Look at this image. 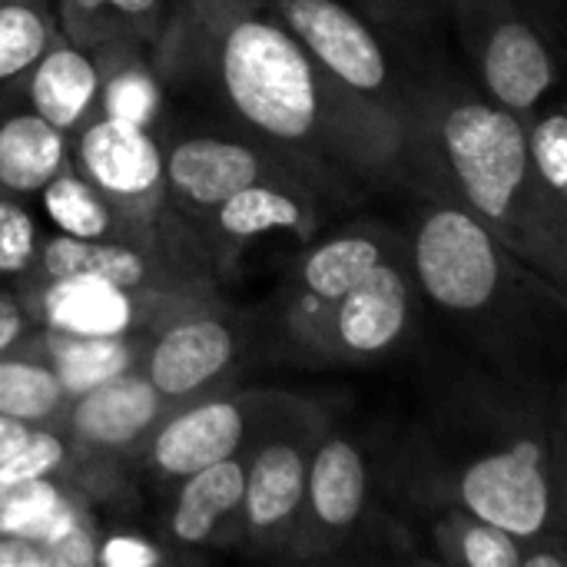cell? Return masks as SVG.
<instances>
[{
    "instance_id": "1",
    "label": "cell",
    "mask_w": 567,
    "mask_h": 567,
    "mask_svg": "<svg viewBox=\"0 0 567 567\" xmlns=\"http://www.w3.org/2000/svg\"><path fill=\"white\" fill-rule=\"evenodd\" d=\"M219 83L229 106L259 136L302 146L322 120L319 66L272 17H236L219 40Z\"/></svg>"
},
{
    "instance_id": "2",
    "label": "cell",
    "mask_w": 567,
    "mask_h": 567,
    "mask_svg": "<svg viewBox=\"0 0 567 567\" xmlns=\"http://www.w3.org/2000/svg\"><path fill=\"white\" fill-rule=\"evenodd\" d=\"M442 150L472 213L512 226L532 176L528 130L518 113L482 100L455 103L442 120Z\"/></svg>"
},
{
    "instance_id": "3",
    "label": "cell",
    "mask_w": 567,
    "mask_h": 567,
    "mask_svg": "<svg viewBox=\"0 0 567 567\" xmlns=\"http://www.w3.org/2000/svg\"><path fill=\"white\" fill-rule=\"evenodd\" d=\"M412 266L429 302L449 312H482L502 289V252L488 226L458 206H435L425 213Z\"/></svg>"
},
{
    "instance_id": "4",
    "label": "cell",
    "mask_w": 567,
    "mask_h": 567,
    "mask_svg": "<svg viewBox=\"0 0 567 567\" xmlns=\"http://www.w3.org/2000/svg\"><path fill=\"white\" fill-rule=\"evenodd\" d=\"M458 492L472 518L488 522L518 542L542 535L551 518V485L535 442H518L472 462Z\"/></svg>"
},
{
    "instance_id": "5",
    "label": "cell",
    "mask_w": 567,
    "mask_h": 567,
    "mask_svg": "<svg viewBox=\"0 0 567 567\" xmlns=\"http://www.w3.org/2000/svg\"><path fill=\"white\" fill-rule=\"evenodd\" d=\"M279 13L312 63L336 83L352 93L389 86V56L355 10L339 0H282Z\"/></svg>"
},
{
    "instance_id": "6",
    "label": "cell",
    "mask_w": 567,
    "mask_h": 567,
    "mask_svg": "<svg viewBox=\"0 0 567 567\" xmlns=\"http://www.w3.org/2000/svg\"><path fill=\"white\" fill-rule=\"evenodd\" d=\"M498 17L468 27L482 83L492 100L512 113H528L555 83V56L542 33L525 23L512 0H495Z\"/></svg>"
},
{
    "instance_id": "7",
    "label": "cell",
    "mask_w": 567,
    "mask_h": 567,
    "mask_svg": "<svg viewBox=\"0 0 567 567\" xmlns=\"http://www.w3.org/2000/svg\"><path fill=\"white\" fill-rule=\"evenodd\" d=\"M76 166L93 189L123 203H143L156 196L163 183V153L153 133L106 113L83 126L76 140Z\"/></svg>"
},
{
    "instance_id": "8",
    "label": "cell",
    "mask_w": 567,
    "mask_h": 567,
    "mask_svg": "<svg viewBox=\"0 0 567 567\" xmlns=\"http://www.w3.org/2000/svg\"><path fill=\"white\" fill-rule=\"evenodd\" d=\"M169 189L199 209H216L223 199L262 179V163L252 146L219 136H189L163 159Z\"/></svg>"
},
{
    "instance_id": "9",
    "label": "cell",
    "mask_w": 567,
    "mask_h": 567,
    "mask_svg": "<svg viewBox=\"0 0 567 567\" xmlns=\"http://www.w3.org/2000/svg\"><path fill=\"white\" fill-rule=\"evenodd\" d=\"M163 412V395L146 375L120 372L76 395L70 429L80 442L96 449H123L153 429Z\"/></svg>"
},
{
    "instance_id": "10",
    "label": "cell",
    "mask_w": 567,
    "mask_h": 567,
    "mask_svg": "<svg viewBox=\"0 0 567 567\" xmlns=\"http://www.w3.org/2000/svg\"><path fill=\"white\" fill-rule=\"evenodd\" d=\"M236 355V342L219 319H189L166 329L146 355V379L163 399H183L209 385Z\"/></svg>"
},
{
    "instance_id": "11",
    "label": "cell",
    "mask_w": 567,
    "mask_h": 567,
    "mask_svg": "<svg viewBox=\"0 0 567 567\" xmlns=\"http://www.w3.org/2000/svg\"><path fill=\"white\" fill-rule=\"evenodd\" d=\"M246 435V415L236 402H203L159 425L153 462L163 475L186 478L223 458H233Z\"/></svg>"
},
{
    "instance_id": "12",
    "label": "cell",
    "mask_w": 567,
    "mask_h": 567,
    "mask_svg": "<svg viewBox=\"0 0 567 567\" xmlns=\"http://www.w3.org/2000/svg\"><path fill=\"white\" fill-rule=\"evenodd\" d=\"M409 282L395 262L372 266L339 302L336 332L352 355L385 352L409 322Z\"/></svg>"
},
{
    "instance_id": "13",
    "label": "cell",
    "mask_w": 567,
    "mask_h": 567,
    "mask_svg": "<svg viewBox=\"0 0 567 567\" xmlns=\"http://www.w3.org/2000/svg\"><path fill=\"white\" fill-rule=\"evenodd\" d=\"M100 70L76 47H47L27 70V100L37 116L56 130H73L86 110L100 100Z\"/></svg>"
},
{
    "instance_id": "14",
    "label": "cell",
    "mask_w": 567,
    "mask_h": 567,
    "mask_svg": "<svg viewBox=\"0 0 567 567\" xmlns=\"http://www.w3.org/2000/svg\"><path fill=\"white\" fill-rule=\"evenodd\" d=\"M136 306L130 289L100 279H53L40 292V319L63 336H126Z\"/></svg>"
},
{
    "instance_id": "15",
    "label": "cell",
    "mask_w": 567,
    "mask_h": 567,
    "mask_svg": "<svg viewBox=\"0 0 567 567\" xmlns=\"http://www.w3.org/2000/svg\"><path fill=\"white\" fill-rule=\"evenodd\" d=\"M66 163V133L33 110L0 120V189L7 196L40 193Z\"/></svg>"
},
{
    "instance_id": "16",
    "label": "cell",
    "mask_w": 567,
    "mask_h": 567,
    "mask_svg": "<svg viewBox=\"0 0 567 567\" xmlns=\"http://www.w3.org/2000/svg\"><path fill=\"white\" fill-rule=\"evenodd\" d=\"M306 468L309 458L292 442H269L256 452L239 502L249 528L272 532L296 515L306 498Z\"/></svg>"
},
{
    "instance_id": "17",
    "label": "cell",
    "mask_w": 567,
    "mask_h": 567,
    "mask_svg": "<svg viewBox=\"0 0 567 567\" xmlns=\"http://www.w3.org/2000/svg\"><path fill=\"white\" fill-rule=\"evenodd\" d=\"M369 475L362 452L346 439H326L306 468V498L319 525L346 532L365 508Z\"/></svg>"
},
{
    "instance_id": "18",
    "label": "cell",
    "mask_w": 567,
    "mask_h": 567,
    "mask_svg": "<svg viewBox=\"0 0 567 567\" xmlns=\"http://www.w3.org/2000/svg\"><path fill=\"white\" fill-rule=\"evenodd\" d=\"M43 282L53 279H100L120 289H143L150 282V259L113 239H73V236H53L40 246L33 256Z\"/></svg>"
},
{
    "instance_id": "19",
    "label": "cell",
    "mask_w": 567,
    "mask_h": 567,
    "mask_svg": "<svg viewBox=\"0 0 567 567\" xmlns=\"http://www.w3.org/2000/svg\"><path fill=\"white\" fill-rule=\"evenodd\" d=\"M243 485H246V468L236 458H223L209 468L186 475L173 508L176 542L203 545L216 532V525L239 508Z\"/></svg>"
},
{
    "instance_id": "20",
    "label": "cell",
    "mask_w": 567,
    "mask_h": 567,
    "mask_svg": "<svg viewBox=\"0 0 567 567\" xmlns=\"http://www.w3.org/2000/svg\"><path fill=\"white\" fill-rule=\"evenodd\" d=\"M216 229L233 239H252L262 233H302L309 216L306 206L282 186L252 183L223 199L216 209Z\"/></svg>"
},
{
    "instance_id": "21",
    "label": "cell",
    "mask_w": 567,
    "mask_h": 567,
    "mask_svg": "<svg viewBox=\"0 0 567 567\" xmlns=\"http://www.w3.org/2000/svg\"><path fill=\"white\" fill-rule=\"evenodd\" d=\"M385 259V249L379 239L372 236H362V233H346V236H336L322 246H316L306 262H302V286L336 306L372 266H379Z\"/></svg>"
},
{
    "instance_id": "22",
    "label": "cell",
    "mask_w": 567,
    "mask_h": 567,
    "mask_svg": "<svg viewBox=\"0 0 567 567\" xmlns=\"http://www.w3.org/2000/svg\"><path fill=\"white\" fill-rule=\"evenodd\" d=\"M50 369L66 395H80L130 369V346L123 336H63L50 332Z\"/></svg>"
},
{
    "instance_id": "23",
    "label": "cell",
    "mask_w": 567,
    "mask_h": 567,
    "mask_svg": "<svg viewBox=\"0 0 567 567\" xmlns=\"http://www.w3.org/2000/svg\"><path fill=\"white\" fill-rule=\"evenodd\" d=\"M40 206L60 236L106 239L113 229V213L100 196V189H93L83 176L63 169L40 189Z\"/></svg>"
},
{
    "instance_id": "24",
    "label": "cell",
    "mask_w": 567,
    "mask_h": 567,
    "mask_svg": "<svg viewBox=\"0 0 567 567\" xmlns=\"http://www.w3.org/2000/svg\"><path fill=\"white\" fill-rule=\"evenodd\" d=\"M63 399V382L50 365L27 359H0V415L37 425L50 419Z\"/></svg>"
},
{
    "instance_id": "25",
    "label": "cell",
    "mask_w": 567,
    "mask_h": 567,
    "mask_svg": "<svg viewBox=\"0 0 567 567\" xmlns=\"http://www.w3.org/2000/svg\"><path fill=\"white\" fill-rule=\"evenodd\" d=\"M47 47V13L30 0H0V83L23 76Z\"/></svg>"
},
{
    "instance_id": "26",
    "label": "cell",
    "mask_w": 567,
    "mask_h": 567,
    "mask_svg": "<svg viewBox=\"0 0 567 567\" xmlns=\"http://www.w3.org/2000/svg\"><path fill=\"white\" fill-rule=\"evenodd\" d=\"M528 163L542 186L561 199L567 189V120L561 113H548L528 130Z\"/></svg>"
},
{
    "instance_id": "27",
    "label": "cell",
    "mask_w": 567,
    "mask_h": 567,
    "mask_svg": "<svg viewBox=\"0 0 567 567\" xmlns=\"http://www.w3.org/2000/svg\"><path fill=\"white\" fill-rule=\"evenodd\" d=\"M100 96H103L106 116L130 120L140 126H150V120L159 110V90H156L153 76L143 73L140 66H126V70L113 73L106 80V86H100Z\"/></svg>"
},
{
    "instance_id": "28",
    "label": "cell",
    "mask_w": 567,
    "mask_h": 567,
    "mask_svg": "<svg viewBox=\"0 0 567 567\" xmlns=\"http://www.w3.org/2000/svg\"><path fill=\"white\" fill-rule=\"evenodd\" d=\"M63 492L50 478L0 482V535H23L37 525Z\"/></svg>"
},
{
    "instance_id": "29",
    "label": "cell",
    "mask_w": 567,
    "mask_h": 567,
    "mask_svg": "<svg viewBox=\"0 0 567 567\" xmlns=\"http://www.w3.org/2000/svg\"><path fill=\"white\" fill-rule=\"evenodd\" d=\"M37 256V223L13 196H0V276H20Z\"/></svg>"
},
{
    "instance_id": "30",
    "label": "cell",
    "mask_w": 567,
    "mask_h": 567,
    "mask_svg": "<svg viewBox=\"0 0 567 567\" xmlns=\"http://www.w3.org/2000/svg\"><path fill=\"white\" fill-rule=\"evenodd\" d=\"M458 558L468 567H522L525 555L518 548V538L475 518L458 535Z\"/></svg>"
},
{
    "instance_id": "31",
    "label": "cell",
    "mask_w": 567,
    "mask_h": 567,
    "mask_svg": "<svg viewBox=\"0 0 567 567\" xmlns=\"http://www.w3.org/2000/svg\"><path fill=\"white\" fill-rule=\"evenodd\" d=\"M66 458L63 442L47 429H30L27 442L0 465V482H27V478H50Z\"/></svg>"
},
{
    "instance_id": "32",
    "label": "cell",
    "mask_w": 567,
    "mask_h": 567,
    "mask_svg": "<svg viewBox=\"0 0 567 567\" xmlns=\"http://www.w3.org/2000/svg\"><path fill=\"white\" fill-rule=\"evenodd\" d=\"M159 0H66L70 27L80 20H106V23H143L156 13Z\"/></svg>"
},
{
    "instance_id": "33",
    "label": "cell",
    "mask_w": 567,
    "mask_h": 567,
    "mask_svg": "<svg viewBox=\"0 0 567 567\" xmlns=\"http://www.w3.org/2000/svg\"><path fill=\"white\" fill-rule=\"evenodd\" d=\"M43 561L47 567H90L96 565V542L93 532L76 522L63 538H56L53 545L43 548Z\"/></svg>"
},
{
    "instance_id": "34",
    "label": "cell",
    "mask_w": 567,
    "mask_h": 567,
    "mask_svg": "<svg viewBox=\"0 0 567 567\" xmlns=\"http://www.w3.org/2000/svg\"><path fill=\"white\" fill-rule=\"evenodd\" d=\"M96 565L103 567H153L159 565V551L133 535H113L96 548Z\"/></svg>"
},
{
    "instance_id": "35",
    "label": "cell",
    "mask_w": 567,
    "mask_h": 567,
    "mask_svg": "<svg viewBox=\"0 0 567 567\" xmlns=\"http://www.w3.org/2000/svg\"><path fill=\"white\" fill-rule=\"evenodd\" d=\"M0 567H47L43 548L20 535H0Z\"/></svg>"
},
{
    "instance_id": "36",
    "label": "cell",
    "mask_w": 567,
    "mask_h": 567,
    "mask_svg": "<svg viewBox=\"0 0 567 567\" xmlns=\"http://www.w3.org/2000/svg\"><path fill=\"white\" fill-rule=\"evenodd\" d=\"M23 329H27V322H23V312H20L17 299L0 296V355L10 352L20 342Z\"/></svg>"
},
{
    "instance_id": "37",
    "label": "cell",
    "mask_w": 567,
    "mask_h": 567,
    "mask_svg": "<svg viewBox=\"0 0 567 567\" xmlns=\"http://www.w3.org/2000/svg\"><path fill=\"white\" fill-rule=\"evenodd\" d=\"M27 435H30V425L27 422L0 415V465L27 442Z\"/></svg>"
},
{
    "instance_id": "38",
    "label": "cell",
    "mask_w": 567,
    "mask_h": 567,
    "mask_svg": "<svg viewBox=\"0 0 567 567\" xmlns=\"http://www.w3.org/2000/svg\"><path fill=\"white\" fill-rule=\"evenodd\" d=\"M522 567H565V561L555 555H532V558H522Z\"/></svg>"
}]
</instances>
